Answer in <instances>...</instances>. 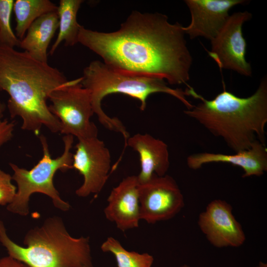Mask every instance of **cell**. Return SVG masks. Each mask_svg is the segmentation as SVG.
<instances>
[{
    "instance_id": "cell-1",
    "label": "cell",
    "mask_w": 267,
    "mask_h": 267,
    "mask_svg": "<svg viewBox=\"0 0 267 267\" xmlns=\"http://www.w3.org/2000/svg\"><path fill=\"white\" fill-rule=\"evenodd\" d=\"M184 34L182 26L170 23L165 14L134 11L113 32L82 26L78 43L113 68L188 87L192 58Z\"/></svg>"
},
{
    "instance_id": "cell-2",
    "label": "cell",
    "mask_w": 267,
    "mask_h": 267,
    "mask_svg": "<svg viewBox=\"0 0 267 267\" xmlns=\"http://www.w3.org/2000/svg\"><path fill=\"white\" fill-rule=\"evenodd\" d=\"M67 81L58 69L26 51L0 45V91L8 94L9 115L21 118L22 130L38 135L44 126L53 133H60V123L50 111L47 100L54 89Z\"/></svg>"
},
{
    "instance_id": "cell-3",
    "label": "cell",
    "mask_w": 267,
    "mask_h": 267,
    "mask_svg": "<svg viewBox=\"0 0 267 267\" xmlns=\"http://www.w3.org/2000/svg\"><path fill=\"white\" fill-rule=\"evenodd\" d=\"M211 100L205 99L190 86L185 89L201 101L185 114L194 119L213 135L221 137L235 152L248 149L256 141L265 144L267 123V79L264 78L256 91L247 97L226 90Z\"/></svg>"
},
{
    "instance_id": "cell-4",
    "label": "cell",
    "mask_w": 267,
    "mask_h": 267,
    "mask_svg": "<svg viewBox=\"0 0 267 267\" xmlns=\"http://www.w3.org/2000/svg\"><path fill=\"white\" fill-rule=\"evenodd\" d=\"M0 243L8 256L31 267H93L89 237H72L54 216L27 232L21 246L7 235L0 220Z\"/></svg>"
},
{
    "instance_id": "cell-5",
    "label": "cell",
    "mask_w": 267,
    "mask_h": 267,
    "mask_svg": "<svg viewBox=\"0 0 267 267\" xmlns=\"http://www.w3.org/2000/svg\"><path fill=\"white\" fill-rule=\"evenodd\" d=\"M81 84L89 91L93 112L99 122L107 129L121 134L125 139L129 134L122 122L116 117L108 116L102 109L101 101L108 94L122 93L135 98L140 102L141 111L146 108L149 95L157 92L172 95L187 109L193 106L186 99L185 90L171 88L162 79L120 70L99 60L91 62L84 68Z\"/></svg>"
},
{
    "instance_id": "cell-6",
    "label": "cell",
    "mask_w": 267,
    "mask_h": 267,
    "mask_svg": "<svg viewBox=\"0 0 267 267\" xmlns=\"http://www.w3.org/2000/svg\"><path fill=\"white\" fill-rule=\"evenodd\" d=\"M39 139L43 155L33 168L28 170L14 163H9L13 172L12 178L16 182L17 189L13 201L6 206V209L12 213L22 216L29 214L30 198L35 193L50 197L53 205L61 211H67L70 208V204L61 198L55 187L53 178L58 170L64 172L72 169L73 153L71 150L74 136L65 135L63 137V152L54 159L51 157L45 136L41 135Z\"/></svg>"
},
{
    "instance_id": "cell-7",
    "label": "cell",
    "mask_w": 267,
    "mask_h": 267,
    "mask_svg": "<svg viewBox=\"0 0 267 267\" xmlns=\"http://www.w3.org/2000/svg\"><path fill=\"white\" fill-rule=\"evenodd\" d=\"M81 77L67 81L50 94V111L60 123V133L78 140L97 137L98 129L90 121L94 112L89 91L81 84Z\"/></svg>"
},
{
    "instance_id": "cell-8",
    "label": "cell",
    "mask_w": 267,
    "mask_h": 267,
    "mask_svg": "<svg viewBox=\"0 0 267 267\" xmlns=\"http://www.w3.org/2000/svg\"><path fill=\"white\" fill-rule=\"evenodd\" d=\"M247 11L230 15L211 42L209 55L220 69L234 71L247 77L252 76L251 65L246 60L247 44L242 33L243 24L252 18Z\"/></svg>"
},
{
    "instance_id": "cell-9",
    "label": "cell",
    "mask_w": 267,
    "mask_h": 267,
    "mask_svg": "<svg viewBox=\"0 0 267 267\" xmlns=\"http://www.w3.org/2000/svg\"><path fill=\"white\" fill-rule=\"evenodd\" d=\"M140 219L148 223L170 220L184 206L183 195L175 179L169 175L154 174L138 185Z\"/></svg>"
},
{
    "instance_id": "cell-10",
    "label": "cell",
    "mask_w": 267,
    "mask_h": 267,
    "mask_svg": "<svg viewBox=\"0 0 267 267\" xmlns=\"http://www.w3.org/2000/svg\"><path fill=\"white\" fill-rule=\"evenodd\" d=\"M73 154L72 169L84 178L82 185L75 191L80 197L98 194L104 186L111 169L109 149L97 137L78 140Z\"/></svg>"
},
{
    "instance_id": "cell-11",
    "label": "cell",
    "mask_w": 267,
    "mask_h": 267,
    "mask_svg": "<svg viewBox=\"0 0 267 267\" xmlns=\"http://www.w3.org/2000/svg\"><path fill=\"white\" fill-rule=\"evenodd\" d=\"M231 205L216 199L210 202L199 216L198 224L210 243L218 248L241 246L246 239L240 223L232 212Z\"/></svg>"
},
{
    "instance_id": "cell-12",
    "label": "cell",
    "mask_w": 267,
    "mask_h": 267,
    "mask_svg": "<svg viewBox=\"0 0 267 267\" xmlns=\"http://www.w3.org/2000/svg\"><path fill=\"white\" fill-rule=\"evenodd\" d=\"M245 0H185L191 14V22L182 26L185 34L193 39L202 37L211 41L227 20L230 9Z\"/></svg>"
},
{
    "instance_id": "cell-13",
    "label": "cell",
    "mask_w": 267,
    "mask_h": 267,
    "mask_svg": "<svg viewBox=\"0 0 267 267\" xmlns=\"http://www.w3.org/2000/svg\"><path fill=\"white\" fill-rule=\"evenodd\" d=\"M137 176H128L113 188L104 210L106 218L122 231L136 228L141 220Z\"/></svg>"
},
{
    "instance_id": "cell-14",
    "label": "cell",
    "mask_w": 267,
    "mask_h": 267,
    "mask_svg": "<svg viewBox=\"0 0 267 267\" xmlns=\"http://www.w3.org/2000/svg\"><path fill=\"white\" fill-rule=\"evenodd\" d=\"M212 163H224L238 166L243 170V178L261 176L267 171V149L265 144L254 142L248 149L232 154L201 152L187 157L186 163L192 170H198L204 165Z\"/></svg>"
},
{
    "instance_id": "cell-15",
    "label": "cell",
    "mask_w": 267,
    "mask_h": 267,
    "mask_svg": "<svg viewBox=\"0 0 267 267\" xmlns=\"http://www.w3.org/2000/svg\"><path fill=\"white\" fill-rule=\"evenodd\" d=\"M128 145L139 155L140 171L137 176L139 184H143L155 174L165 176L170 167L167 145L162 140L148 134H136L129 137Z\"/></svg>"
},
{
    "instance_id": "cell-16",
    "label": "cell",
    "mask_w": 267,
    "mask_h": 267,
    "mask_svg": "<svg viewBox=\"0 0 267 267\" xmlns=\"http://www.w3.org/2000/svg\"><path fill=\"white\" fill-rule=\"evenodd\" d=\"M58 26L57 12L41 16L30 26L19 47L35 59L47 63V48Z\"/></svg>"
},
{
    "instance_id": "cell-17",
    "label": "cell",
    "mask_w": 267,
    "mask_h": 267,
    "mask_svg": "<svg viewBox=\"0 0 267 267\" xmlns=\"http://www.w3.org/2000/svg\"><path fill=\"white\" fill-rule=\"evenodd\" d=\"M82 0H60L57 6L59 18L58 33L49 51L52 55L60 44L73 46L78 43V36L82 25L77 20L78 11L83 3Z\"/></svg>"
},
{
    "instance_id": "cell-18",
    "label": "cell",
    "mask_w": 267,
    "mask_h": 267,
    "mask_svg": "<svg viewBox=\"0 0 267 267\" xmlns=\"http://www.w3.org/2000/svg\"><path fill=\"white\" fill-rule=\"evenodd\" d=\"M57 6L49 0H16L13 8L16 37L21 40L35 20L45 14L57 12Z\"/></svg>"
},
{
    "instance_id": "cell-19",
    "label": "cell",
    "mask_w": 267,
    "mask_h": 267,
    "mask_svg": "<svg viewBox=\"0 0 267 267\" xmlns=\"http://www.w3.org/2000/svg\"><path fill=\"white\" fill-rule=\"evenodd\" d=\"M101 250L112 254L118 267H151L153 257L147 253L142 254L129 251L120 242L112 237H108L101 245Z\"/></svg>"
},
{
    "instance_id": "cell-20",
    "label": "cell",
    "mask_w": 267,
    "mask_h": 267,
    "mask_svg": "<svg viewBox=\"0 0 267 267\" xmlns=\"http://www.w3.org/2000/svg\"><path fill=\"white\" fill-rule=\"evenodd\" d=\"M14 2L13 0H0V45L12 48L19 47L20 43L11 25Z\"/></svg>"
},
{
    "instance_id": "cell-21",
    "label": "cell",
    "mask_w": 267,
    "mask_h": 267,
    "mask_svg": "<svg viewBox=\"0 0 267 267\" xmlns=\"http://www.w3.org/2000/svg\"><path fill=\"white\" fill-rule=\"evenodd\" d=\"M12 180L11 175L0 169V205H8L14 198L17 189Z\"/></svg>"
},
{
    "instance_id": "cell-22",
    "label": "cell",
    "mask_w": 267,
    "mask_h": 267,
    "mask_svg": "<svg viewBox=\"0 0 267 267\" xmlns=\"http://www.w3.org/2000/svg\"><path fill=\"white\" fill-rule=\"evenodd\" d=\"M6 108L5 104L0 101V148L13 137L15 127L13 121L3 119Z\"/></svg>"
},
{
    "instance_id": "cell-23",
    "label": "cell",
    "mask_w": 267,
    "mask_h": 267,
    "mask_svg": "<svg viewBox=\"0 0 267 267\" xmlns=\"http://www.w3.org/2000/svg\"><path fill=\"white\" fill-rule=\"evenodd\" d=\"M0 267H31L26 264L9 256L0 259Z\"/></svg>"
},
{
    "instance_id": "cell-24",
    "label": "cell",
    "mask_w": 267,
    "mask_h": 267,
    "mask_svg": "<svg viewBox=\"0 0 267 267\" xmlns=\"http://www.w3.org/2000/svg\"><path fill=\"white\" fill-rule=\"evenodd\" d=\"M255 267H267V264L263 262H260L258 265Z\"/></svg>"
},
{
    "instance_id": "cell-25",
    "label": "cell",
    "mask_w": 267,
    "mask_h": 267,
    "mask_svg": "<svg viewBox=\"0 0 267 267\" xmlns=\"http://www.w3.org/2000/svg\"><path fill=\"white\" fill-rule=\"evenodd\" d=\"M180 267H190L188 265H186V264H184L181 266H180Z\"/></svg>"
}]
</instances>
